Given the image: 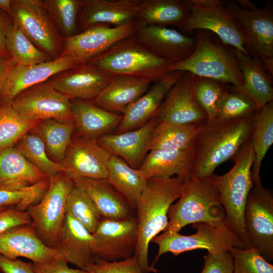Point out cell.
<instances>
[{"label": "cell", "mask_w": 273, "mask_h": 273, "mask_svg": "<svg viewBox=\"0 0 273 273\" xmlns=\"http://www.w3.org/2000/svg\"><path fill=\"white\" fill-rule=\"evenodd\" d=\"M140 0H80L79 32L91 27H117L134 21Z\"/></svg>", "instance_id": "21"}, {"label": "cell", "mask_w": 273, "mask_h": 273, "mask_svg": "<svg viewBox=\"0 0 273 273\" xmlns=\"http://www.w3.org/2000/svg\"><path fill=\"white\" fill-rule=\"evenodd\" d=\"M196 230L193 234L185 236L179 232L164 231L151 241L158 246V251L154 261L150 265L156 270L154 265L159 258L168 252L177 256L185 252L197 249H205L208 252L215 253L230 251L233 248H243V245L226 226H215L205 222L193 224Z\"/></svg>", "instance_id": "8"}, {"label": "cell", "mask_w": 273, "mask_h": 273, "mask_svg": "<svg viewBox=\"0 0 273 273\" xmlns=\"http://www.w3.org/2000/svg\"><path fill=\"white\" fill-rule=\"evenodd\" d=\"M200 126L201 124L171 123L157 119L148 142V150L193 149Z\"/></svg>", "instance_id": "33"}, {"label": "cell", "mask_w": 273, "mask_h": 273, "mask_svg": "<svg viewBox=\"0 0 273 273\" xmlns=\"http://www.w3.org/2000/svg\"><path fill=\"white\" fill-rule=\"evenodd\" d=\"M22 224H31L27 211H20L12 207L0 211V234L10 228Z\"/></svg>", "instance_id": "48"}, {"label": "cell", "mask_w": 273, "mask_h": 273, "mask_svg": "<svg viewBox=\"0 0 273 273\" xmlns=\"http://www.w3.org/2000/svg\"><path fill=\"white\" fill-rule=\"evenodd\" d=\"M193 53L186 59L172 64L171 71L188 72L192 75L232 84L234 88L242 83L236 50L199 31Z\"/></svg>", "instance_id": "6"}, {"label": "cell", "mask_w": 273, "mask_h": 273, "mask_svg": "<svg viewBox=\"0 0 273 273\" xmlns=\"http://www.w3.org/2000/svg\"><path fill=\"white\" fill-rule=\"evenodd\" d=\"M73 180L85 191L102 218L119 220L136 217V208L107 179Z\"/></svg>", "instance_id": "25"}, {"label": "cell", "mask_w": 273, "mask_h": 273, "mask_svg": "<svg viewBox=\"0 0 273 273\" xmlns=\"http://www.w3.org/2000/svg\"><path fill=\"white\" fill-rule=\"evenodd\" d=\"M10 15L33 44L53 59L60 57L63 39L41 0H12Z\"/></svg>", "instance_id": "11"}, {"label": "cell", "mask_w": 273, "mask_h": 273, "mask_svg": "<svg viewBox=\"0 0 273 273\" xmlns=\"http://www.w3.org/2000/svg\"><path fill=\"white\" fill-rule=\"evenodd\" d=\"M110 155L96 139L78 135L72 138L61 164L63 172L73 180L107 179Z\"/></svg>", "instance_id": "16"}, {"label": "cell", "mask_w": 273, "mask_h": 273, "mask_svg": "<svg viewBox=\"0 0 273 273\" xmlns=\"http://www.w3.org/2000/svg\"><path fill=\"white\" fill-rule=\"evenodd\" d=\"M177 200L169 207L168 222L164 231L179 232L189 224L199 222L215 226L225 225L224 209L210 177L187 179Z\"/></svg>", "instance_id": "4"}, {"label": "cell", "mask_w": 273, "mask_h": 273, "mask_svg": "<svg viewBox=\"0 0 273 273\" xmlns=\"http://www.w3.org/2000/svg\"><path fill=\"white\" fill-rule=\"evenodd\" d=\"M92 236L96 260L116 261L130 258L134 254L138 242L136 218H102Z\"/></svg>", "instance_id": "14"}, {"label": "cell", "mask_w": 273, "mask_h": 273, "mask_svg": "<svg viewBox=\"0 0 273 273\" xmlns=\"http://www.w3.org/2000/svg\"><path fill=\"white\" fill-rule=\"evenodd\" d=\"M6 44L17 65H30L53 60L37 48L12 20L6 31Z\"/></svg>", "instance_id": "37"}, {"label": "cell", "mask_w": 273, "mask_h": 273, "mask_svg": "<svg viewBox=\"0 0 273 273\" xmlns=\"http://www.w3.org/2000/svg\"><path fill=\"white\" fill-rule=\"evenodd\" d=\"M43 2L61 35L66 38L79 33L80 0H44Z\"/></svg>", "instance_id": "41"}, {"label": "cell", "mask_w": 273, "mask_h": 273, "mask_svg": "<svg viewBox=\"0 0 273 273\" xmlns=\"http://www.w3.org/2000/svg\"><path fill=\"white\" fill-rule=\"evenodd\" d=\"M194 75L185 72L166 94L156 117L158 120L179 124H201L207 116L194 92Z\"/></svg>", "instance_id": "17"}, {"label": "cell", "mask_w": 273, "mask_h": 273, "mask_svg": "<svg viewBox=\"0 0 273 273\" xmlns=\"http://www.w3.org/2000/svg\"><path fill=\"white\" fill-rule=\"evenodd\" d=\"M66 209V214L78 221L92 234L102 218L85 191L75 183L68 196Z\"/></svg>", "instance_id": "40"}, {"label": "cell", "mask_w": 273, "mask_h": 273, "mask_svg": "<svg viewBox=\"0 0 273 273\" xmlns=\"http://www.w3.org/2000/svg\"><path fill=\"white\" fill-rule=\"evenodd\" d=\"M254 115L201 124L193 148L191 177H210L218 166L233 159L250 140Z\"/></svg>", "instance_id": "2"}, {"label": "cell", "mask_w": 273, "mask_h": 273, "mask_svg": "<svg viewBox=\"0 0 273 273\" xmlns=\"http://www.w3.org/2000/svg\"><path fill=\"white\" fill-rule=\"evenodd\" d=\"M12 22L6 13L0 11V57L10 58L11 55L6 44V33L9 25Z\"/></svg>", "instance_id": "51"}, {"label": "cell", "mask_w": 273, "mask_h": 273, "mask_svg": "<svg viewBox=\"0 0 273 273\" xmlns=\"http://www.w3.org/2000/svg\"><path fill=\"white\" fill-rule=\"evenodd\" d=\"M194 149L185 150H152L139 169L146 179L174 176L189 178L193 164Z\"/></svg>", "instance_id": "29"}, {"label": "cell", "mask_w": 273, "mask_h": 273, "mask_svg": "<svg viewBox=\"0 0 273 273\" xmlns=\"http://www.w3.org/2000/svg\"><path fill=\"white\" fill-rule=\"evenodd\" d=\"M79 64L69 55H63L49 62L30 65L16 64L10 72L5 85L0 105L11 104L23 90L48 81L55 74Z\"/></svg>", "instance_id": "20"}, {"label": "cell", "mask_w": 273, "mask_h": 273, "mask_svg": "<svg viewBox=\"0 0 273 273\" xmlns=\"http://www.w3.org/2000/svg\"><path fill=\"white\" fill-rule=\"evenodd\" d=\"M16 65V63L12 58L0 57V103L8 76Z\"/></svg>", "instance_id": "52"}, {"label": "cell", "mask_w": 273, "mask_h": 273, "mask_svg": "<svg viewBox=\"0 0 273 273\" xmlns=\"http://www.w3.org/2000/svg\"><path fill=\"white\" fill-rule=\"evenodd\" d=\"M255 156L250 140L233 159L234 165L222 175L210 177L224 209L225 225L238 238L244 249L250 248L244 223V211L249 193L253 187L251 169Z\"/></svg>", "instance_id": "3"}, {"label": "cell", "mask_w": 273, "mask_h": 273, "mask_svg": "<svg viewBox=\"0 0 273 273\" xmlns=\"http://www.w3.org/2000/svg\"><path fill=\"white\" fill-rule=\"evenodd\" d=\"M187 179L177 176L150 178L137 202L138 239L134 255L145 273H157L149 264V244L166 229L169 207L180 197Z\"/></svg>", "instance_id": "1"}, {"label": "cell", "mask_w": 273, "mask_h": 273, "mask_svg": "<svg viewBox=\"0 0 273 273\" xmlns=\"http://www.w3.org/2000/svg\"><path fill=\"white\" fill-rule=\"evenodd\" d=\"M184 73L171 71L156 81L124 113L116 133L140 128L155 117L166 94Z\"/></svg>", "instance_id": "23"}, {"label": "cell", "mask_w": 273, "mask_h": 273, "mask_svg": "<svg viewBox=\"0 0 273 273\" xmlns=\"http://www.w3.org/2000/svg\"><path fill=\"white\" fill-rule=\"evenodd\" d=\"M47 178L16 146L0 150V189L17 190Z\"/></svg>", "instance_id": "31"}, {"label": "cell", "mask_w": 273, "mask_h": 273, "mask_svg": "<svg viewBox=\"0 0 273 273\" xmlns=\"http://www.w3.org/2000/svg\"><path fill=\"white\" fill-rule=\"evenodd\" d=\"M244 223L250 248L265 260H273V196L262 185L250 191L244 211Z\"/></svg>", "instance_id": "13"}, {"label": "cell", "mask_w": 273, "mask_h": 273, "mask_svg": "<svg viewBox=\"0 0 273 273\" xmlns=\"http://www.w3.org/2000/svg\"><path fill=\"white\" fill-rule=\"evenodd\" d=\"M251 142L255 159L251 169L253 186L261 185L260 170L262 162L273 144V102L255 113L253 121Z\"/></svg>", "instance_id": "34"}, {"label": "cell", "mask_w": 273, "mask_h": 273, "mask_svg": "<svg viewBox=\"0 0 273 273\" xmlns=\"http://www.w3.org/2000/svg\"><path fill=\"white\" fill-rule=\"evenodd\" d=\"M9 207H5V206H0V211H3L6 208H7Z\"/></svg>", "instance_id": "55"}, {"label": "cell", "mask_w": 273, "mask_h": 273, "mask_svg": "<svg viewBox=\"0 0 273 273\" xmlns=\"http://www.w3.org/2000/svg\"><path fill=\"white\" fill-rule=\"evenodd\" d=\"M38 122L25 118L11 104L0 105V150L14 147Z\"/></svg>", "instance_id": "39"}, {"label": "cell", "mask_w": 273, "mask_h": 273, "mask_svg": "<svg viewBox=\"0 0 273 273\" xmlns=\"http://www.w3.org/2000/svg\"><path fill=\"white\" fill-rule=\"evenodd\" d=\"M35 273H88L84 269L70 267L62 256L42 263H33Z\"/></svg>", "instance_id": "49"}, {"label": "cell", "mask_w": 273, "mask_h": 273, "mask_svg": "<svg viewBox=\"0 0 273 273\" xmlns=\"http://www.w3.org/2000/svg\"><path fill=\"white\" fill-rule=\"evenodd\" d=\"M135 30L134 21L117 27L105 25L91 27L64 38L61 55L72 57L79 64L88 62L118 42L133 36Z\"/></svg>", "instance_id": "15"}, {"label": "cell", "mask_w": 273, "mask_h": 273, "mask_svg": "<svg viewBox=\"0 0 273 273\" xmlns=\"http://www.w3.org/2000/svg\"><path fill=\"white\" fill-rule=\"evenodd\" d=\"M49 179V187L43 198L27 211L37 236L47 246L53 248L67 214V199L74 182L63 172Z\"/></svg>", "instance_id": "7"}, {"label": "cell", "mask_w": 273, "mask_h": 273, "mask_svg": "<svg viewBox=\"0 0 273 273\" xmlns=\"http://www.w3.org/2000/svg\"><path fill=\"white\" fill-rule=\"evenodd\" d=\"M236 55L243 81L240 87L232 89L250 98L258 111L273 101L271 75L259 59L237 50Z\"/></svg>", "instance_id": "27"}, {"label": "cell", "mask_w": 273, "mask_h": 273, "mask_svg": "<svg viewBox=\"0 0 273 273\" xmlns=\"http://www.w3.org/2000/svg\"><path fill=\"white\" fill-rule=\"evenodd\" d=\"M157 122L155 116L140 128L106 134L96 140L110 154L119 157L132 168L139 169L149 152L148 142Z\"/></svg>", "instance_id": "24"}, {"label": "cell", "mask_w": 273, "mask_h": 273, "mask_svg": "<svg viewBox=\"0 0 273 273\" xmlns=\"http://www.w3.org/2000/svg\"><path fill=\"white\" fill-rule=\"evenodd\" d=\"M49 184L47 178L17 190L0 189V206L12 207L20 211H27L41 200Z\"/></svg>", "instance_id": "43"}, {"label": "cell", "mask_w": 273, "mask_h": 273, "mask_svg": "<svg viewBox=\"0 0 273 273\" xmlns=\"http://www.w3.org/2000/svg\"><path fill=\"white\" fill-rule=\"evenodd\" d=\"M112 76L88 62L58 73L48 81L70 99L93 101Z\"/></svg>", "instance_id": "19"}, {"label": "cell", "mask_w": 273, "mask_h": 273, "mask_svg": "<svg viewBox=\"0 0 273 273\" xmlns=\"http://www.w3.org/2000/svg\"><path fill=\"white\" fill-rule=\"evenodd\" d=\"M75 129L74 123L47 119L38 121L30 131L40 138L50 158L54 162L61 163L71 143Z\"/></svg>", "instance_id": "36"}, {"label": "cell", "mask_w": 273, "mask_h": 273, "mask_svg": "<svg viewBox=\"0 0 273 273\" xmlns=\"http://www.w3.org/2000/svg\"><path fill=\"white\" fill-rule=\"evenodd\" d=\"M108 170V180L136 208L148 180L139 169L132 168L122 159L111 154Z\"/></svg>", "instance_id": "35"}, {"label": "cell", "mask_w": 273, "mask_h": 273, "mask_svg": "<svg viewBox=\"0 0 273 273\" xmlns=\"http://www.w3.org/2000/svg\"><path fill=\"white\" fill-rule=\"evenodd\" d=\"M151 83L142 78L112 76L108 84L92 101L106 110L123 115L148 90Z\"/></svg>", "instance_id": "28"}, {"label": "cell", "mask_w": 273, "mask_h": 273, "mask_svg": "<svg viewBox=\"0 0 273 273\" xmlns=\"http://www.w3.org/2000/svg\"><path fill=\"white\" fill-rule=\"evenodd\" d=\"M226 84L214 79L194 76V95L206 114V123L213 121L217 103L222 94L228 90Z\"/></svg>", "instance_id": "44"}, {"label": "cell", "mask_w": 273, "mask_h": 273, "mask_svg": "<svg viewBox=\"0 0 273 273\" xmlns=\"http://www.w3.org/2000/svg\"><path fill=\"white\" fill-rule=\"evenodd\" d=\"M236 3L242 8L245 10H252L257 8V6L248 0H238Z\"/></svg>", "instance_id": "53"}, {"label": "cell", "mask_w": 273, "mask_h": 273, "mask_svg": "<svg viewBox=\"0 0 273 273\" xmlns=\"http://www.w3.org/2000/svg\"><path fill=\"white\" fill-rule=\"evenodd\" d=\"M230 251L233 258V273H273L272 264L254 249L233 248Z\"/></svg>", "instance_id": "45"}, {"label": "cell", "mask_w": 273, "mask_h": 273, "mask_svg": "<svg viewBox=\"0 0 273 273\" xmlns=\"http://www.w3.org/2000/svg\"><path fill=\"white\" fill-rule=\"evenodd\" d=\"M16 147L29 163L48 178L63 172L62 164L50 158L43 142L35 133H26Z\"/></svg>", "instance_id": "38"}, {"label": "cell", "mask_w": 273, "mask_h": 273, "mask_svg": "<svg viewBox=\"0 0 273 273\" xmlns=\"http://www.w3.org/2000/svg\"><path fill=\"white\" fill-rule=\"evenodd\" d=\"M84 270L88 273H145L134 255L116 261L97 260L88 265Z\"/></svg>", "instance_id": "46"}, {"label": "cell", "mask_w": 273, "mask_h": 273, "mask_svg": "<svg viewBox=\"0 0 273 273\" xmlns=\"http://www.w3.org/2000/svg\"><path fill=\"white\" fill-rule=\"evenodd\" d=\"M112 76L156 82L170 72L171 64L156 56L133 36L122 40L88 62Z\"/></svg>", "instance_id": "5"}, {"label": "cell", "mask_w": 273, "mask_h": 273, "mask_svg": "<svg viewBox=\"0 0 273 273\" xmlns=\"http://www.w3.org/2000/svg\"><path fill=\"white\" fill-rule=\"evenodd\" d=\"M0 254L11 259L25 257L33 263L49 262L62 256L42 242L31 224L17 225L0 234Z\"/></svg>", "instance_id": "22"}, {"label": "cell", "mask_w": 273, "mask_h": 273, "mask_svg": "<svg viewBox=\"0 0 273 273\" xmlns=\"http://www.w3.org/2000/svg\"><path fill=\"white\" fill-rule=\"evenodd\" d=\"M75 129L78 135L97 139L110 134L121 121L123 115L106 110L92 101L71 99Z\"/></svg>", "instance_id": "30"}, {"label": "cell", "mask_w": 273, "mask_h": 273, "mask_svg": "<svg viewBox=\"0 0 273 273\" xmlns=\"http://www.w3.org/2000/svg\"><path fill=\"white\" fill-rule=\"evenodd\" d=\"M204 259L201 273H233V258L230 251L208 252Z\"/></svg>", "instance_id": "47"}, {"label": "cell", "mask_w": 273, "mask_h": 273, "mask_svg": "<svg viewBox=\"0 0 273 273\" xmlns=\"http://www.w3.org/2000/svg\"><path fill=\"white\" fill-rule=\"evenodd\" d=\"M189 14L180 29L209 31L224 44L249 55L233 16L220 0H183Z\"/></svg>", "instance_id": "10"}, {"label": "cell", "mask_w": 273, "mask_h": 273, "mask_svg": "<svg viewBox=\"0 0 273 273\" xmlns=\"http://www.w3.org/2000/svg\"><path fill=\"white\" fill-rule=\"evenodd\" d=\"M189 12L181 0H140L136 25L173 26L181 28Z\"/></svg>", "instance_id": "32"}, {"label": "cell", "mask_w": 273, "mask_h": 273, "mask_svg": "<svg viewBox=\"0 0 273 273\" xmlns=\"http://www.w3.org/2000/svg\"><path fill=\"white\" fill-rule=\"evenodd\" d=\"M235 19L249 55L259 59L273 75V13L271 6L250 10L241 8L233 1L223 2Z\"/></svg>", "instance_id": "9"}, {"label": "cell", "mask_w": 273, "mask_h": 273, "mask_svg": "<svg viewBox=\"0 0 273 273\" xmlns=\"http://www.w3.org/2000/svg\"><path fill=\"white\" fill-rule=\"evenodd\" d=\"M12 0H0V11H4L10 15L11 14Z\"/></svg>", "instance_id": "54"}, {"label": "cell", "mask_w": 273, "mask_h": 273, "mask_svg": "<svg viewBox=\"0 0 273 273\" xmlns=\"http://www.w3.org/2000/svg\"><path fill=\"white\" fill-rule=\"evenodd\" d=\"M68 263L85 269L96 261L93 236L81 223L68 214L53 247Z\"/></svg>", "instance_id": "26"}, {"label": "cell", "mask_w": 273, "mask_h": 273, "mask_svg": "<svg viewBox=\"0 0 273 273\" xmlns=\"http://www.w3.org/2000/svg\"><path fill=\"white\" fill-rule=\"evenodd\" d=\"M134 36L156 56L171 65L188 57L196 44V37L162 26L135 25Z\"/></svg>", "instance_id": "18"}, {"label": "cell", "mask_w": 273, "mask_h": 273, "mask_svg": "<svg viewBox=\"0 0 273 273\" xmlns=\"http://www.w3.org/2000/svg\"><path fill=\"white\" fill-rule=\"evenodd\" d=\"M0 271L3 273H35L33 264L0 254Z\"/></svg>", "instance_id": "50"}, {"label": "cell", "mask_w": 273, "mask_h": 273, "mask_svg": "<svg viewBox=\"0 0 273 273\" xmlns=\"http://www.w3.org/2000/svg\"><path fill=\"white\" fill-rule=\"evenodd\" d=\"M11 104L21 115L30 120L54 119L74 123L71 99L48 81L23 90Z\"/></svg>", "instance_id": "12"}, {"label": "cell", "mask_w": 273, "mask_h": 273, "mask_svg": "<svg viewBox=\"0 0 273 273\" xmlns=\"http://www.w3.org/2000/svg\"><path fill=\"white\" fill-rule=\"evenodd\" d=\"M256 112V105L248 97L233 89L226 90L217 103L213 122L242 119L253 116Z\"/></svg>", "instance_id": "42"}]
</instances>
